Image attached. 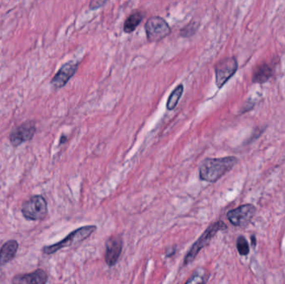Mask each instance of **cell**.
I'll use <instances>...</instances> for the list:
<instances>
[{"label":"cell","instance_id":"obj_1","mask_svg":"<svg viewBox=\"0 0 285 284\" xmlns=\"http://www.w3.org/2000/svg\"><path fill=\"white\" fill-rule=\"evenodd\" d=\"M238 158L234 156L224 158H206L199 166L201 180L215 183L237 164Z\"/></svg>","mask_w":285,"mask_h":284},{"label":"cell","instance_id":"obj_2","mask_svg":"<svg viewBox=\"0 0 285 284\" xmlns=\"http://www.w3.org/2000/svg\"><path fill=\"white\" fill-rule=\"evenodd\" d=\"M96 229V226L93 225L85 226V227L75 229L60 242L53 245H49V246H44L43 248V253L47 255H51L58 251L61 250L62 248H68V247H71L73 245L83 242L85 239L89 238Z\"/></svg>","mask_w":285,"mask_h":284},{"label":"cell","instance_id":"obj_3","mask_svg":"<svg viewBox=\"0 0 285 284\" xmlns=\"http://www.w3.org/2000/svg\"><path fill=\"white\" fill-rule=\"evenodd\" d=\"M227 225L223 221H217V222L212 223L211 225L208 227L206 230L204 231L200 238L194 243L191 248L184 258V264L188 265L191 263L195 258L197 257L199 252L203 248H205L207 245H209L213 238L219 232V231L225 230L227 229Z\"/></svg>","mask_w":285,"mask_h":284},{"label":"cell","instance_id":"obj_4","mask_svg":"<svg viewBox=\"0 0 285 284\" xmlns=\"http://www.w3.org/2000/svg\"><path fill=\"white\" fill-rule=\"evenodd\" d=\"M21 213L27 220L39 221L48 214V203L41 195H34L23 203Z\"/></svg>","mask_w":285,"mask_h":284},{"label":"cell","instance_id":"obj_5","mask_svg":"<svg viewBox=\"0 0 285 284\" xmlns=\"http://www.w3.org/2000/svg\"><path fill=\"white\" fill-rule=\"evenodd\" d=\"M144 29L150 42H158L169 36L171 33V28L166 20L158 16L150 18L145 23Z\"/></svg>","mask_w":285,"mask_h":284},{"label":"cell","instance_id":"obj_6","mask_svg":"<svg viewBox=\"0 0 285 284\" xmlns=\"http://www.w3.org/2000/svg\"><path fill=\"white\" fill-rule=\"evenodd\" d=\"M237 59L235 57H228L222 59L215 65V84L219 88L225 85L238 70Z\"/></svg>","mask_w":285,"mask_h":284},{"label":"cell","instance_id":"obj_7","mask_svg":"<svg viewBox=\"0 0 285 284\" xmlns=\"http://www.w3.org/2000/svg\"><path fill=\"white\" fill-rule=\"evenodd\" d=\"M256 214V208L253 204H243L227 213V218L232 225L245 227L251 222Z\"/></svg>","mask_w":285,"mask_h":284},{"label":"cell","instance_id":"obj_8","mask_svg":"<svg viewBox=\"0 0 285 284\" xmlns=\"http://www.w3.org/2000/svg\"><path fill=\"white\" fill-rule=\"evenodd\" d=\"M36 132V125L33 121H28L20 124L12 130L9 134V140L14 148L20 146L25 142L32 140Z\"/></svg>","mask_w":285,"mask_h":284},{"label":"cell","instance_id":"obj_9","mask_svg":"<svg viewBox=\"0 0 285 284\" xmlns=\"http://www.w3.org/2000/svg\"><path fill=\"white\" fill-rule=\"evenodd\" d=\"M79 64L74 61H69L65 64L51 80L52 86L57 89L65 87L76 73Z\"/></svg>","mask_w":285,"mask_h":284},{"label":"cell","instance_id":"obj_10","mask_svg":"<svg viewBox=\"0 0 285 284\" xmlns=\"http://www.w3.org/2000/svg\"><path fill=\"white\" fill-rule=\"evenodd\" d=\"M105 259L110 267H113L119 261L123 249V240L120 236H112L106 242Z\"/></svg>","mask_w":285,"mask_h":284},{"label":"cell","instance_id":"obj_11","mask_svg":"<svg viewBox=\"0 0 285 284\" xmlns=\"http://www.w3.org/2000/svg\"><path fill=\"white\" fill-rule=\"evenodd\" d=\"M48 280L47 273L40 268L32 273L14 276L12 279V284H46Z\"/></svg>","mask_w":285,"mask_h":284},{"label":"cell","instance_id":"obj_12","mask_svg":"<svg viewBox=\"0 0 285 284\" xmlns=\"http://www.w3.org/2000/svg\"><path fill=\"white\" fill-rule=\"evenodd\" d=\"M274 73V65L268 63H263L254 68L252 81L254 84H264L271 79Z\"/></svg>","mask_w":285,"mask_h":284},{"label":"cell","instance_id":"obj_13","mask_svg":"<svg viewBox=\"0 0 285 284\" xmlns=\"http://www.w3.org/2000/svg\"><path fill=\"white\" fill-rule=\"evenodd\" d=\"M19 249V242L16 240H9L0 248V265L9 263L15 258Z\"/></svg>","mask_w":285,"mask_h":284},{"label":"cell","instance_id":"obj_14","mask_svg":"<svg viewBox=\"0 0 285 284\" xmlns=\"http://www.w3.org/2000/svg\"><path fill=\"white\" fill-rule=\"evenodd\" d=\"M143 18H144V15H143L141 12L139 11L134 12L131 15H130L127 18V20H125V22H124V31L126 34L133 33L137 28V27L141 23Z\"/></svg>","mask_w":285,"mask_h":284},{"label":"cell","instance_id":"obj_15","mask_svg":"<svg viewBox=\"0 0 285 284\" xmlns=\"http://www.w3.org/2000/svg\"><path fill=\"white\" fill-rule=\"evenodd\" d=\"M184 93V86L183 85H178V87L173 90L172 93H170V97L167 101L166 107L168 110H174L175 108L177 107L179 99L183 95Z\"/></svg>","mask_w":285,"mask_h":284},{"label":"cell","instance_id":"obj_16","mask_svg":"<svg viewBox=\"0 0 285 284\" xmlns=\"http://www.w3.org/2000/svg\"><path fill=\"white\" fill-rule=\"evenodd\" d=\"M198 27H199V23L193 20L190 23H188L184 28L181 29L180 36L184 37V38H189V37L193 36L198 30Z\"/></svg>","mask_w":285,"mask_h":284},{"label":"cell","instance_id":"obj_17","mask_svg":"<svg viewBox=\"0 0 285 284\" xmlns=\"http://www.w3.org/2000/svg\"><path fill=\"white\" fill-rule=\"evenodd\" d=\"M237 246L238 252L240 253L241 256H247L249 253V245H248V241L246 240L245 238L243 236H240L237 239Z\"/></svg>","mask_w":285,"mask_h":284},{"label":"cell","instance_id":"obj_18","mask_svg":"<svg viewBox=\"0 0 285 284\" xmlns=\"http://www.w3.org/2000/svg\"><path fill=\"white\" fill-rule=\"evenodd\" d=\"M185 284H204V278L199 274H195L186 282Z\"/></svg>","mask_w":285,"mask_h":284},{"label":"cell","instance_id":"obj_19","mask_svg":"<svg viewBox=\"0 0 285 284\" xmlns=\"http://www.w3.org/2000/svg\"><path fill=\"white\" fill-rule=\"evenodd\" d=\"M107 3V1H102V0H93L89 3V9L91 10H95L99 9Z\"/></svg>","mask_w":285,"mask_h":284},{"label":"cell","instance_id":"obj_20","mask_svg":"<svg viewBox=\"0 0 285 284\" xmlns=\"http://www.w3.org/2000/svg\"><path fill=\"white\" fill-rule=\"evenodd\" d=\"M175 252H176V248H170L169 250H167L166 256L169 258V257H172L174 254H175Z\"/></svg>","mask_w":285,"mask_h":284},{"label":"cell","instance_id":"obj_21","mask_svg":"<svg viewBox=\"0 0 285 284\" xmlns=\"http://www.w3.org/2000/svg\"><path fill=\"white\" fill-rule=\"evenodd\" d=\"M251 243L252 245H253V246H254V247H255V246H256V243H257V241H256V238H255V236H252L251 237Z\"/></svg>","mask_w":285,"mask_h":284},{"label":"cell","instance_id":"obj_22","mask_svg":"<svg viewBox=\"0 0 285 284\" xmlns=\"http://www.w3.org/2000/svg\"><path fill=\"white\" fill-rule=\"evenodd\" d=\"M66 139H67V138H66L65 136L63 135L62 137H61V141H60V144H63V143H65V141H66Z\"/></svg>","mask_w":285,"mask_h":284}]
</instances>
